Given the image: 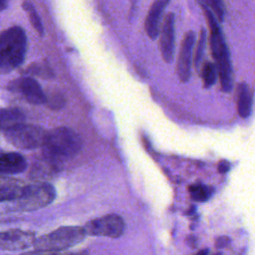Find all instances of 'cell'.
Here are the masks:
<instances>
[{
	"mask_svg": "<svg viewBox=\"0 0 255 255\" xmlns=\"http://www.w3.org/2000/svg\"><path fill=\"white\" fill-rule=\"evenodd\" d=\"M205 15L208 30H209V45L215 66L218 72V78L220 80L221 90L225 93H229L232 90L233 74L232 65L230 61L229 50L224 40L222 31L218 24L217 19L213 13L207 7H201Z\"/></svg>",
	"mask_w": 255,
	"mask_h": 255,
	"instance_id": "1",
	"label": "cell"
},
{
	"mask_svg": "<svg viewBox=\"0 0 255 255\" xmlns=\"http://www.w3.org/2000/svg\"><path fill=\"white\" fill-rule=\"evenodd\" d=\"M81 136L70 128L60 127L47 132L42 153L47 159L60 166L64 161L74 157L82 148Z\"/></svg>",
	"mask_w": 255,
	"mask_h": 255,
	"instance_id": "2",
	"label": "cell"
},
{
	"mask_svg": "<svg viewBox=\"0 0 255 255\" xmlns=\"http://www.w3.org/2000/svg\"><path fill=\"white\" fill-rule=\"evenodd\" d=\"M27 51V36L21 27H11L0 34V74L20 66Z\"/></svg>",
	"mask_w": 255,
	"mask_h": 255,
	"instance_id": "3",
	"label": "cell"
},
{
	"mask_svg": "<svg viewBox=\"0 0 255 255\" xmlns=\"http://www.w3.org/2000/svg\"><path fill=\"white\" fill-rule=\"evenodd\" d=\"M55 197L56 191L53 185L47 182H36L27 184L18 198L9 201L8 207L16 211H34L49 205Z\"/></svg>",
	"mask_w": 255,
	"mask_h": 255,
	"instance_id": "4",
	"label": "cell"
},
{
	"mask_svg": "<svg viewBox=\"0 0 255 255\" xmlns=\"http://www.w3.org/2000/svg\"><path fill=\"white\" fill-rule=\"evenodd\" d=\"M84 227L63 226L35 240L34 248L43 251H62L80 243L86 236Z\"/></svg>",
	"mask_w": 255,
	"mask_h": 255,
	"instance_id": "5",
	"label": "cell"
},
{
	"mask_svg": "<svg viewBox=\"0 0 255 255\" xmlns=\"http://www.w3.org/2000/svg\"><path fill=\"white\" fill-rule=\"evenodd\" d=\"M47 132L43 128L35 125L20 124L5 131L6 139L14 146L23 149L42 147Z\"/></svg>",
	"mask_w": 255,
	"mask_h": 255,
	"instance_id": "6",
	"label": "cell"
},
{
	"mask_svg": "<svg viewBox=\"0 0 255 255\" xmlns=\"http://www.w3.org/2000/svg\"><path fill=\"white\" fill-rule=\"evenodd\" d=\"M84 228L89 235L118 238L125 232V221L118 214H108L89 221Z\"/></svg>",
	"mask_w": 255,
	"mask_h": 255,
	"instance_id": "7",
	"label": "cell"
},
{
	"mask_svg": "<svg viewBox=\"0 0 255 255\" xmlns=\"http://www.w3.org/2000/svg\"><path fill=\"white\" fill-rule=\"evenodd\" d=\"M195 43V34L193 31H188L182 39L176 65V74L182 83L189 80L191 75V62L193 59Z\"/></svg>",
	"mask_w": 255,
	"mask_h": 255,
	"instance_id": "8",
	"label": "cell"
},
{
	"mask_svg": "<svg viewBox=\"0 0 255 255\" xmlns=\"http://www.w3.org/2000/svg\"><path fill=\"white\" fill-rule=\"evenodd\" d=\"M158 46L165 63H171L174 56V14L167 13L160 25Z\"/></svg>",
	"mask_w": 255,
	"mask_h": 255,
	"instance_id": "9",
	"label": "cell"
},
{
	"mask_svg": "<svg viewBox=\"0 0 255 255\" xmlns=\"http://www.w3.org/2000/svg\"><path fill=\"white\" fill-rule=\"evenodd\" d=\"M36 238L33 232L11 229L0 232V250L19 251L34 245Z\"/></svg>",
	"mask_w": 255,
	"mask_h": 255,
	"instance_id": "10",
	"label": "cell"
},
{
	"mask_svg": "<svg viewBox=\"0 0 255 255\" xmlns=\"http://www.w3.org/2000/svg\"><path fill=\"white\" fill-rule=\"evenodd\" d=\"M169 1L170 0H154L148 10L144 21V29L150 39H155L158 36L162 14Z\"/></svg>",
	"mask_w": 255,
	"mask_h": 255,
	"instance_id": "11",
	"label": "cell"
},
{
	"mask_svg": "<svg viewBox=\"0 0 255 255\" xmlns=\"http://www.w3.org/2000/svg\"><path fill=\"white\" fill-rule=\"evenodd\" d=\"M16 88L24 98L33 105H42L46 103V95L35 79L31 77L22 78L18 80Z\"/></svg>",
	"mask_w": 255,
	"mask_h": 255,
	"instance_id": "12",
	"label": "cell"
},
{
	"mask_svg": "<svg viewBox=\"0 0 255 255\" xmlns=\"http://www.w3.org/2000/svg\"><path fill=\"white\" fill-rule=\"evenodd\" d=\"M27 167L25 157L18 152H0V175L7 176L24 171Z\"/></svg>",
	"mask_w": 255,
	"mask_h": 255,
	"instance_id": "13",
	"label": "cell"
},
{
	"mask_svg": "<svg viewBox=\"0 0 255 255\" xmlns=\"http://www.w3.org/2000/svg\"><path fill=\"white\" fill-rule=\"evenodd\" d=\"M26 183L10 176L0 177V202H9L18 198L26 187Z\"/></svg>",
	"mask_w": 255,
	"mask_h": 255,
	"instance_id": "14",
	"label": "cell"
},
{
	"mask_svg": "<svg viewBox=\"0 0 255 255\" xmlns=\"http://www.w3.org/2000/svg\"><path fill=\"white\" fill-rule=\"evenodd\" d=\"M25 116L19 109H0V130H8L20 124H23Z\"/></svg>",
	"mask_w": 255,
	"mask_h": 255,
	"instance_id": "15",
	"label": "cell"
},
{
	"mask_svg": "<svg viewBox=\"0 0 255 255\" xmlns=\"http://www.w3.org/2000/svg\"><path fill=\"white\" fill-rule=\"evenodd\" d=\"M252 108V92L246 83L237 87V110L241 118L249 117Z\"/></svg>",
	"mask_w": 255,
	"mask_h": 255,
	"instance_id": "16",
	"label": "cell"
},
{
	"mask_svg": "<svg viewBox=\"0 0 255 255\" xmlns=\"http://www.w3.org/2000/svg\"><path fill=\"white\" fill-rule=\"evenodd\" d=\"M200 76L202 79L203 86L205 88H209L212 85H214V83L216 82L217 77H218V72H217L215 64H213L211 62L204 63L201 66Z\"/></svg>",
	"mask_w": 255,
	"mask_h": 255,
	"instance_id": "17",
	"label": "cell"
},
{
	"mask_svg": "<svg viewBox=\"0 0 255 255\" xmlns=\"http://www.w3.org/2000/svg\"><path fill=\"white\" fill-rule=\"evenodd\" d=\"M206 40H207V34L204 29H201L199 32V37L193 53V64L196 70L201 68V63H202L205 46H206Z\"/></svg>",
	"mask_w": 255,
	"mask_h": 255,
	"instance_id": "18",
	"label": "cell"
},
{
	"mask_svg": "<svg viewBox=\"0 0 255 255\" xmlns=\"http://www.w3.org/2000/svg\"><path fill=\"white\" fill-rule=\"evenodd\" d=\"M201 7H207L215 16L218 22H222L225 16L223 0H198Z\"/></svg>",
	"mask_w": 255,
	"mask_h": 255,
	"instance_id": "19",
	"label": "cell"
},
{
	"mask_svg": "<svg viewBox=\"0 0 255 255\" xmlns=\"http://www.w3.org/2000/svg\"><path fill=\"white\" fill-rule=\"evenodd\" d=\"M22 6H23L24 10L27 12L29 20H30L32 26L34 27V29L39 33L40 36H43L44 35V27H43L41 19L38 15L36 9L34 8L33 4L30 1H24Z\"/></svg>",
	"mask_w": 255,
	"mask_h": 255,
	"instance_id": "20",
	"label": "cell"
},
{
	"mask_svg": "<svg viewBox=\"0 0 255 255\" xmlns=\"http://www.w3.org/2000/svg\"><path fill=\"white\" fill-rule=\"evenodd\" d=\"M50 109L59 110L66 104V99L61 92H50L46 95V103Z\"/></svg>",
	"mask_w": 255,
	"mask_h": 255,
	"instance_id": "21",
	"label": "cell"
},
{
	"mask_svg": "<svg viewBox=\"0 0 255 255\" xmlns=\"http://www.w3.org/2000/svg\"><path fill=\"white\" fill-rule=\"evenodd\" d=\"M189 191L191 194V197L195 201H205L208 199L210 195V190L208 187L203 186L201 184H194L189 187Z\"/></svg>",
	"mask_w": 255,
	"mask_h": 255,
	"instance_id": "22",
	"label": "cell"
},
{
	"mask_svg": "<svg viewBox=\"0 0 255 255\" xmlns=\"http://www.w3.org/2000/svg\"><path fill=\"white\" fill-rule=\"evenodd\" d=\"M27 73L32 74L35 76H39L42 78H51L53 76L52 70L47 65H39L34 63L29 68H27Z\"/></svg>",
	"mask_w": 255,
	"mask_h": 255,
	"instance_id": "23",
	"label": "cell"
},
{
	"mask_svg": "<svg viewBox=\"0 0 255 255\" xmlns=\"http://www.w3.org/2000/svg\"><path fill=\"white\" fill-rule=\"evenodd\" d=\"M21 255H89L87 251H81L77 253H60V251H43V250H36L25 252Z\"/></svg>",
	"mask_w": 255,
	"mask_h": 255,
	"instance_id": "24",
	"label": "cell"
},
{
	"mask_svg": "<svg viewBox=\"0 0 255 255\" xmlns=\"http://www.w3.org/2000/svg\"><path fill=\"white\" fill-rule=\"evenodd\" d=\"M230 168V163L227 161V160H221L219 163H218V166H217V169L219 172L221 173H225L229 170Z\"/></svg>",
	"mask_w": 255,
	"mask_h": 255,
	"instance_id": "25",
	"label": "cell"
},
{
	"mask_svg": "<svg viewBox=\"0 0 255 255\" xmlns=\"http://www.w3.org/2000/svg\"><path fill=\"white\" fill-rule=\"evenodd\" d=\"M229 242V239H228V237H226V236H221V237H218L217 239H216V246L218 247V248H223V247H225L226 245H227V243Z\"/></svg>",
	"mask_w": 255,
	"mask_h": 255,
	"instance_id": "26",
	"label": "cell"
},
{
	"mask_svg": "<svg viewBox=\"0 0 255 255\" xmlns=\"http://www.w3.org/2000/svg\"><path fill=\"white\" fill-rule=\"evenodd\" d=\"M7 2L8 0H0V12L7 7Z\"/></svg>",
	"mask_w": 255,
	"mask_h": 255,
	"instance_id": "27",
	"label": "cell"
}]
</instances>
